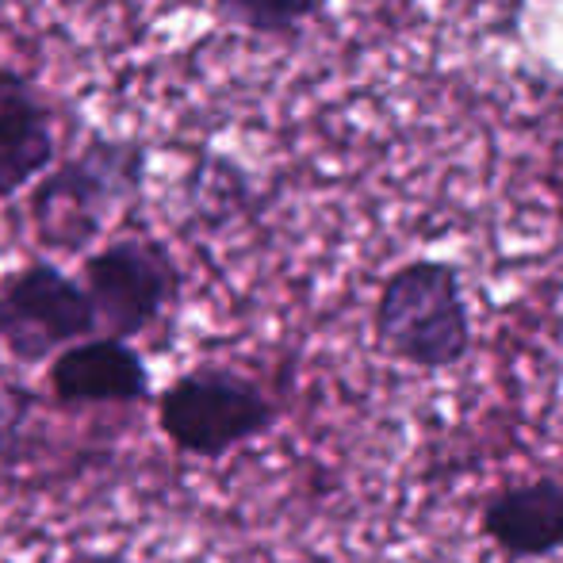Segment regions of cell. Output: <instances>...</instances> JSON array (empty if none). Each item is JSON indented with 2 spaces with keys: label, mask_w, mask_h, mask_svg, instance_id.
I'll return each instance as SVG.
<instances>
[{
  "label": "cell",
  "mask_w": 563,
  "mask_h": 563,
  "mask_svg": "<svg viewBox=\"0 0 563 563\" xmlns=\"http://www.w3.org/2000/svg\"><path fill=\"white\" fill-rule=\"evenodd\" d=\"M150 150L139 139L89 134L27 188V223L43 250L81 253L146 188Z\"/></svg>",
  "instance_id": "6da1fadb"
},
{
  "label": "cell",
  "mask_w": 563,
  "mask_h": 563,
  "mask_svg": "<svg viewBox=\"0 0 563 563\" xmlns=\"http://www.w3.org/2000/svg\"><path fill=\"white\" fill-rule=\"evenodd\" d=\"M379 345L415 368H452L472 349V314L460 268L441 257H418L384 280L372 311Z\"/></svg>",
  "instance_id": "7a4b0ae2"
},
{
  "label": "cell",
  "mask_w": 563,
  "mask_h": 563,
  "mask_svg": "<svg viewBox=\"0 0 563 563\" xmlns=\"http://www.w3.org/2000/svg\"><path fill=\"white\" fill-rule=\"evenodd\" d=\"M276 426V402L227 364H196L157 395V430L180 456L223 460Z\"/></svg>",
  "instance_id": "3957f363"
},
{
  "label": "cell",
  "mask_w": 563,
  "mask_h": 563,
  "mask_svg": "<svg viewBox=\"0 0 563 563\" xmlns=\"http://www.w3.org/2000/svg\"><path fill=\"white\" fill-rule=\"evenodd\" d=\"M92 334L100 319L81 276L46 257L0 276V349L15 364L35 368Z\"/></svg>",
  "instance_id": "277c9868"
},
{
  "label": "cell",
  "mask_w": 563,
  "mask_h": 563,
  "mask_svg": "<svg viewBox=\"0 0 563 563\" xmlns=\"http://www.w3.org/2000/svg\"><path fill=\"white\" fill-rule=\"evenodd\" d=\"M100 319V334L134 341L157 327L180 299L185 273L157 238L123 234L85 253L81 273Z\"/></svg>",
  "instance_id": "5b68a950"
},
{
  "label": "cell",
  "mask_w": 563,
  "mask_h": 563,
  "mask_svg": "<svg viewBox=\"0 0 563 563\" xmlns=\"http://www.w3.org/2000/svg\"><path fill=\"white\" fill-rule=\"evenodd\" d=\"M46 387L62 407H131L146 402L154 376L131 341L92 334L66 345L46 368Z\"/></svg>",
  "instance_id": "8992f818"
},
{
  "label": "cell",
  "mask_w": 563,
  "mask_h": 563,
  "mask_svg": "<svg viewBox=\"0 0 563 563\" xmlns=\"http://www.w3.org/2000/svg\"><path fill=\"white\" fill-rule=\"evenodd\" d=\"M58 162V112L12 66H0V203L27 192Z\"/></svg>",
  "instance_id": "52a82bcc"
},
{
  "label": "cell",
  "mask_w": 563,
  "mask_h": 563,
  "mask_svg": "<svg viewBox=\"0 0 563 563\" xmlns=\"http://www.w3.org/2000/svg\"><path fill=\"white\" fill-rule=\"evenodd\" d=\"M483 533L510 560L563 552V479H533L495 495L483 510Z\"/></svg>",
  "instance_id": "ba28073f"
},
{
  "label": "cell",
  "mask_w": 563,
  "mask_h": 563,
  "mask_svg": "<svg viewBox=\"0 0 563 563\" xmlns=\"http://www.w3.org/2000/svg\"><path fill=\"white\" fill-rule=\"evenodd\" d=\"M211 12L257 38H299L322 15V0H211Z\"/></svg>",
  "instance_id": "9c48e42d"
},
{
  "label": "cell",
  "mask_w": 563,
  "mask_h": 563,
  "mask_svg": "<svg viewBox=\"0 0 563 563\" xmlns=\"http://www.w3.org/2000/svg\"><path fill=\"white\" fill-rule=\"evenodd\" d=\"M23 407H27V395L23 391H0V452L15 445Z\"/></svg>",
  "instance_id": "30bf717a"
},
{
  "label": "cell",
  "mask_w": 563,
  "mask_h": 563,
  "mask_svg": "<svg viewBox=\"0 0 563 563\" xmlns=\"http://www.w3.org/2000/svg\"><path fill=\"white\" fill-rule=\"evenodd\" d=\"M69 563H139V560L123 556V552H77Z\"/></svg>",
  "instance_id": "8fae6325"
}]
</instances>
